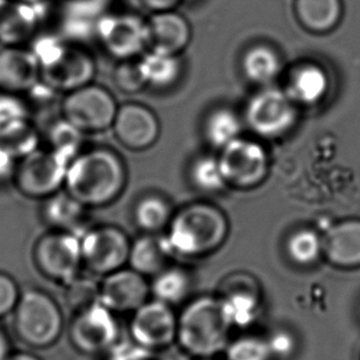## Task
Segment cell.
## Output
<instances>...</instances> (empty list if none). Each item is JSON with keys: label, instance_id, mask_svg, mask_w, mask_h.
<instances>
[{"label": "cell", "instance_id": "cell-44", "mask_svg": "<svg viewBox=\"0 0 360 360\" xmlns=\"http://www.w3.org/2000/svg\"><path fill=\"white\" fill-rule=\"evenodd\" d=\"M6 360H42L39 356H36L34 353L30 352H16L11 353L9 358Z\"/></svg>", "mask_w": 360, "mask_h": 360}, {"label": "cell", "instance_id": "cell-45", "mask_svg": "<svg viewBox=\"0 0 360 360\" xmlns=\"http://www.w3.org/2000/svg\"><path fill=\"white\" fill-rule=\"evenodd\" d=\"M20 1H24V3H30V4H39L42 0H20Z\"/></svg>", "mask_w": 360, "mask_h": 360}, {"label": "cell", "instance_id": "cell-31", "mask_svg": "<svg viewBox=\"0 0 360 360\" xmlns=\"http://www.w3.org/2000/svg\"><path fill=\"white\" fill-rule=\"evenodd\" d=\"M83 134V131L63 118L49 128V149L72 162L80 154Z\"/></svg>", "mask_w": 360, "mask_h": 360}, {"label": "cell", "instance_id": "cell-35", "mask_svg": "<svg viewBox=\"0 0 360 360\" xmlns=\"http://www.w3.org/2000/svg\"><path fill=\"white\" fill-rule=\"evenodd\" d=\"M321 251V240L312 230H299L288 240V255L297 264H311L316 261Z\"/></svg>", "mask_w": 360, "mask_h": 360}, {"label": "cell", "instance_id": "cell-4", "mask_svg": "<svg viewBox=\"0 0 360 360\" xmlns=\"http://www.w3.org/2000/svg\"><path fill=\"white\" fill-rule=\"evenodd\" d=\"M31 52L39 60L41 80L57 93H70L95 78L96 65L91 54L57 37H41Z\"/></svg>", "mask_w": 360, "mask_h": 360}, {"label": "cell", "instance_id": "cell-14", "mask_svg": "<svg viewBox=\"0 0 360 360\" xmlns=\"http://www.w3.org/2000/svg\"><path fill=\"white\" fill-rule=\"evenodd\" d=\"M98 36L108 53L129 60L148 49L146 21L134 14H110L100 19Z\"/></svg>", "mask_w": 360, "mask_h": 360}, {"label": "cell", "instance_id": "cell-21", "mask_svg": "<svg viewBox=\"0 0 360 360\" xmlns=\"http://www.w3.org/2000/svg\"><path fill=\"white\" fill-rule=\"evenodd\" d=\"M322 250L328 262L336 267H360V220H346L332 228Z\"/></svg>", "mask_w": 360, "mask_h": 360}, {"label": "cell", "instance_id": "cell-41", "mask_svg": "<svg viewBox=\"0 0 360 360\" xmlns=\"http://www.w3.org/2000/svg\"><path fill=\"white\" fill-rule=\"evenodd\" d=\"M16 161L11 153L0 144V182L8 180L9 177H14L18 166Z\"/></svg>", "mask_w": 360, "mask_h": 360}, {"label": "cell", "instance_id": "cell-17", "mask_svg": "<svg viewBox=\"0 0 360 360\" xmlns=\"http://www.w3.org/2000/svg\"><path fill=\"white\" fill-rule=\"evenodd\" d=\"M150 284L134 269L121 268L105 276L100 284V302L117 314L134 312L150 295Z\"/></svg>", "mask_w": 360, "mask_h": 360}, {"label": "cell", "instance_id": "cell-39", "mask_svg": "<svg viewBox=\"0 0 360 360\" xmlns=\"http://www.w3.org/2000/svg\"><path fill=\"white\" fill-rule=\"evenodd\" d=\"M20 297L21 292L14 279L0 272V319L14 312Z\"/></svg>", "mask_w": 360, "mask_h": 360}, {"label": "cell", "instance_id": "cell-2", "mask_svg": "<svg viewBox=\"0 0 360 360\" xmlns=\"http://www.w3.org/2000/svg\"><path fill=\"white\" fill-rule=\"evenodd\" d=\"M229 235L224 212L210 203L186 205L174 214L164 236L170 256L195 258L214 252Z\"/></svg>", "mask_w": 360, "mask_h": 360}, {"label": "cell", "instance_id": "cell-37", "mask_svg": "<svg viewBox=\"0 0 360 360\" xmlns=\"http://www.w3.org/2000/svg\"><path fill=\"white\" fill-rule=\"evenodd\" d=\"M115 84L122 93L136 94L141 91L146 83L141 75L139 64L131 63L129 60H123L115 70Z\"/></svg>", "mask_w": 360, "mask_h": 360}, {"label": "cell", "instance_id": "cell-27", "mask_svg": "<svg viewBox=\"0 0 360 360\" xmlns=\"http://www.w3.org/2000/svg\"><path fill=\"white\" fill-rule=\"evenodd\" d=\"M192 288L188 272L180 267H166L154 276L150 284V292L156 300L167 305H177L185 302Z\"/></svg>", "mask_w": 360, "mask_h": 360}, {"label": "cell", "instance_id": "cell-22", "mask_svg": "<svg viewBox=\"0 0 360 360\" xmlns=\"http://www.w3.org/2000/svg\"><path fill=\"white\" fill-rule=\"evenodd\" d=\"M327 90L326 72L317 64L305 63L292 70L285 93L295 103L315 105L325 98Z\"/></svg>", "mask_w": 360, "mask_h": 360}, {"label": "cell", "instance_id": "cell-26", "mask_svg": "<svg viewBox=\"0 0 360 360\" xmlns=\"http://www.w3.org/2000/svg\"><path fill=\"white\" fill-rule=\"evenodd\" d=\"M86 207L69 195L67 191L58 192L47 198V203L44 205V219L56 230L77 234Z\"/></svg>", "mask_w": 360, "mask_h": 360}, {"label": "cell", "instance_id": "cell-19", "mask_svg": "<svg viewBox=\"0 0 360 360\" xmlns=\"http://www.w3.org/2000/svg\"><path fill=\"white\" fill-rule=\"evenodd\" d=\"M148 49L155 53L179 56L190 44L188 21L175 10L154 13L146 21Z\"/></svg>", "mask_w": 360, "mask_h": 360}, {"label": "cell", "instance_id": "cell-38", "mask_svg": "<svg viewBox=\"0 0 360 360\" xmlns=\"http://www.w3.org/2000/svg\"><path fill=\"white\" fill-rule=\"evenodd\" d=\"M103 356L106 360H153L154 353L138 345L131 337H121Z\"/></svg>", "mask_w": 360, "mask_h": 360}, {"label": "cell", "instance_id": "cell-30", "mask_svg": "<svg viewBox=\"0 0 360 360\" xmlns=\"http://www.w3.org/2000/svg\"><path fill=\"white\" fill-rule=\"evenodd\" d=\"M167 200L159 195H148L139 200L134 210V221L146 234H155L166 229L172 219V212Z\"/></svg>", "mask_w": 360, "mask_h": 360}, {"label": "cell", "instance_id": "cell-9", "mask_svg": "<svg viewBox=\"0 0 360 360\" xmlns=\"http://www.w3.org/2000/svg\"><path fill=\"white\" fill-rule=\"evenodd\" d=\"M295 103L285 91L264 88L250 98L245 110L248 128L262 138H277L292 129L297 123Z\"/></svg>", "mask_w": 360, "mask_h": 360}, {"label": "cell", "instance_id": "cell-5", "mask_svg": "<svg viewBox=\"0 0 360 360\" xmlns=\"http://www.w3.org/2000/svg\"><path fill=\"white\" fill-rule=\"evenodd\" d=\"M13 314L15 333L20 341L34 349L53 346L63 332V314L58 304L37 289L21 292Z\"/></svg>", "mask_w": 360, "mask_h": 360}, {"label": "cell", "instance_id": "cell-18", "mask_svg": "<svg viewBox=\"0 0 360 360\" xmlns=\"http://www.w3.org/2000/svg\"><path fill=\"white\" fill-rule=\"evenodd\" d=\"M41 80V68L31 51L19 46H5L0 49V91L29 93Z\"/></svg>", "mask_w": 360, "mask_h": 360}, {"label": "cell", "instance_id": "cell-29", "mask_svg": "<svg viewBox=\"0 0 360 360\" xmlns=\"http://www.w3.org/2000/svg\"><path fill=\"white\" fill-rule=\"evenodd\" d=\"M146 85L154 88H169L179 80L181 62L179 56L150 52L138 62Z\"/></svg>", "mask_w": 360, "mask_h": 360}, {"label": "cell", "instance_id": "cell-25", "mask_svg": "<svg viewBox=\"0 0 360 360\" xmlns=\"http://www.w3.org/2000/svg\"><path fill=\"white\" fill-rule=\"evenodd\" d=\"M241 67L250 83L269 85L282 72V59L267 44H256L243 54Z\"/></svg>", "mask_w": 360, "mask_h": 360}, {"label": "cell", "instance_id": "cell-20", "mask_svg": "<svg viewBox=\"0 0 360 360\" xmlns=\"http://www.w3.org/2000/svg\"><path fill=\"white\" fill-rule=\"evenodd\" d=\"M39 4L20 0L0 1V42L5 46H19L31 39L41 21Z\"/></svg>", "mask_w": 360, "mask_h": 360}, {"label": "cell", "instance_id": "cell-32", "mask_svg": "<svg viewBox=\"0 0 360 360\" xmlns=\"http://www.w3.org/2000/svg\"><path fill=\"white\" fill-rule=\"evenodd\" d=\"M190 177L197 190L205 193H218L228 186L219 159L212 155L200 156L191 166Z\"/></svg>", "mask_w": 360, "mask_h": 360}, {"label": "cell", "instance_id": "cell-13", "mask_svg": "<svg viewBox=\"0 0 360 360\" xmlns=\"http://www.w3.org/2000/svg\"><path fill=\"white\" fill-rule=\"evenodd\" d=\"M80 240L83 263L93 273L108 276L128 263L131 243L120 228L108 225L88 230Z\"/></svg>", "mask_w": 360, "mask_h": 360}, {"label": "cell", "instance_id": "cell-40", "mask_svg": "<svg viewBox=\"0 0 360 360\" xmlns=\"http://www.w3.org/2000/svg\"><path fill=\"white\" fill-rule=\"evenodd\" d=\"M273 360L287 359L294 353V338L289 332L276 330L266 337Z\"/></svg>", "mask_w": 360, "mask_h": 360}, {"label": "cell", "instance_id": "cell-23", "mask_svg": "<svg viewBox=\"0 0 360 360\" xmlns=\"http://www.w3.org/2000/svg\"><path fill=\"white\" fill-rule=\"evenodd\" d=\"M341 0H297L295 14L299 22L315 34H326L341 21Z\"/></svg>", "mask_w": 360, "mask_h": 360}, {"label": "cell", "instance_id": "cell-43", "mask_svg": "<svg viewBox=\"0 0 360 360\" xmlns=\"http://www.w3.org/2000/svg\"><path fill=\"white\" fill-rule=\"evenodd\" d=\"M10 349H11V345H10L9 337L0 327V360H6L9 358L11 354Z\"/></svg>", "mask_w": 360, "mask_h": 360}, {"label": "cell", "instance_id": "cell-34", "mask_svg": "<svg viewBox=\"0 0 360 360\" xmlns=\"http://www.w3.org/2000/svg\"><path fill=\"white\" fill-rule=\"evenodd\" d=\"M225 360H273L266 337L243 335L231 340L224 352Z\"/></svg>", "mask_w": 360, "mask_h": 360}, {"label": "cell", "instance_id": "cell-12", "mask_svg": "<svg viewBox=\"0 0 360 360\" xmlns=\"http://www.w3.org/2000/svg\"><path fill=\"white\" fill-rule=\"evenodd\" d=\"M179 315L171 305L151 299L133 312L129 337L151 353L169 349L177 340Z\"/></svg>", "mask_w": 360, "mask_h": 360}, {"label": "cell", "instance_id": "cell-28", "mask_svg": "<svg viewBox=\"0 0 360 360\" xmlns=\"http://www.w3.org/2000/svg\"><path fill=\"white\" fill-rule=\"evenodd\" d=\"M243 122L230 108H220L208 115L203 131L205 141L214 149H224L241 136Z\"/></svg>", "mask_w": 360, "mask_h": 360}, {"label": "cell", "instance_id": "cell-16", "mask_svg": "<svg viewBox=\"0 0 360 360\" xmlns=\"http://www.w3.org/2000/svg\"><path fill=\"white\" fill-rule=\"evenodd\" d=\"M111 128L122 146L131 150L149 149L160 136V123L155 113L139 103L120 106Z\"/></svg>", "mask_w": 360, "mask_h": 360}, {"label": "cell", "instance_id": "cell-7", "mask_svg": "<svg viewBox=\"0 0 360 360\" xmlns=\"http://www.w3.org/2000/svg\"><path fill=\"white\" fill-rule=\"evenodd\" d=\"M117 111L112 94L93 84L67 94L62 103L64 120L83 133H98L111 128Z\"/></svg>", "mask_w": 360, "mask_h": 360}, {"label": "cell", "instance_id": "cell-3", "mask_svg": "<svg viewBox=\"0 0 360 360\" xmlns=\"http://www.w3.org/2000/svg\"><path fill=\"white\" fill-rule=\"evenodd\" d=\"M231 330L219 297L205 295L187 302L179 314L176 343L192 359L217 358L231 341Z\"/></svg>", "mask_w": 360, "mask_h": 360}, {"label": "cell", "instance_id": "cell-1", "mask_svg": "<svg viewBox=\"0 0 360 360\" xmlns=\"http://www.w3.org/2000/svg\"><path fill=\"white\" fill-rule=\"evenodd\" d=\"M127 182L126 166L113 150L98 148L80 153L69 164L64 187L88 207H103L121 195Z\"/></svg>", "mask_w": 360, "mask_h": 360}, {"label": "cell", "instance_id": "cell-8", "mask_svg": "<svg viewBox=\"0 0 360 360\" xmlns=\"http://www.w3.org/2000/svg\"><path fill=\"white\" fill-rule=\"evenodd\" d=\"M69 164L51 149H37L18 162L14 176L16 187L30 198H49L64 186Z\"/></svg>", "mask_w": 360, "mask_h": 360}, {"label": "cell", "instance_id": "cell-36", "mask_svg": "<svg viewBox=\"0 0 360 360\" xmlns=\"http://www.w3.org/2000/svg\"><path fill=\"white\" fill-rule=\"evenodd\" d=\"M67 297L74 311L78 312L100 302V284H96L89 278H73L67 283Z\"/></svg>", "mask_w": 360, "mask_h": 360}, {"label": "cell", "instance_id": "cell-15", "mask_svg": "<svg viewBox=\"0 0 360 360\" xmlns=\"http://www.w3.org/2000/svg\"><path fill=\"white\" fill-rule=\"evenodd\" d=\"M218 297L231 328H246L257 320L262 297L257 281L251 276L236 273L226 278Z\"/></svg>", "mask_w": 360, "mask_h": 360}, {"label": "cell", "instance_id": "cell-42", "mask_svg": "<svg viewBox=\"0 0 360 360\" xmlns=\"http://www.w3.org/2000/svg\"><path fill=\"white\" fill-rule=\"evenodd\" d=\"M141 1L153 13H161V11L175 10L182 0H141Z\"/></svg>", "mask_w": 360, "mask_h": 360}, {"label": "cell", "instance_id": "cell-11", "mask_svg": "<svg viewBox=\"0 0 360 360\" xmlns=\"http://www.w3.org/2000/svg\"><path fill=\"white\" fill-rule=\"evenodd\" d=\"M34 258L44 276L67 284L78 276L83 263L80 236L62 230L46 234L36 243Z\"/></svg>", "mask_w": 360, "mask_h": 360}, {"label": "cell", "instance_id": "cell-24", "mask_svg": "<svg viewBox=\"0 0 360 360\" xmlns=\"http://www.w3.org/2000/svg\"><path fill=\"white\" fill-rule=\"evenodd\" d=\"M170 256L164 238L146 234L131 243L129 252V268L141 276L154 277L166 268V261Z\"/></svg>", "mask_w": 360, "mask_h": 360}, {"label": "cell", "instance_id": "cell-10", "mask_svg": "<svg viewBox=\"0 0 360 360\" xmlns=\"http://www.w3.org/2000/svg\"><path fill=\"white\" fill-rule=\"evenodd\" d=\"M218 159L226 184L235 188L257 187L269 171V159L262 144L243 136L221 149Z\"/></svg>", "mask_w": 360, "mask_h": 360}, {"label": "cell", "instance_id": "cell-47", "mask_svg": "<svg viewBox=\"0 0 360 360\" xmlns=\"http://www.w3.org/2000/svg\"><path fill=\"white\" fill-rule=\"evenodd\" d=\"M0 1H1V0H0Z\"/></svg>", "mask_w": 360, "mask_h": 360}, {"label": "cell", "instance_id": "cell-33", "mask_svg": "<svg viewBox=\"0 0 360 360\" xmlns=\"http://www.w3.org/2000/svg\"><path fill=\"white\" fill-rule=\"evenodd\" d=\"M27 105L15 94L0 91V141L30 123Z\"/></svg>", "mask_w": 360, "mask_h": 360}, {"label": "cell", "instance_id": "cell-46", "mask_svg": "<svg viewBox=\"0 0 360 360\" xmlns=\"http://www.w3.org/2000/svg\"><path fill=\"white\" fill-rule=\"evenodd\" d=\"M193 360H218V358H202V359H193Z\"/></svg>", "mask_w": 360, "mask_h": 360}, {"label": "cell", "instance_id": "cell-6", "mask_svg": "<svg viewBox=\"0 0 360 360\" xmlns=\"http://www.w3.org/2000/svg\"><path fill=\"white\" fill-rule=\"evenodd\" d=\"M120 338L116 314L100 302L75 312L69 328L72 346L85 356H105Z\"/></svg>", "mask_w": 360, "mask_h": 360}]
</instances>
